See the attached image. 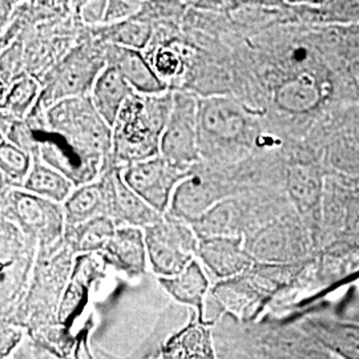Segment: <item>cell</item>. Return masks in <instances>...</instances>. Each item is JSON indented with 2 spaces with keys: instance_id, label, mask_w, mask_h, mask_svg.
<instances>
[{
  "instance_id": "6da1fadb",
  "label": "cell",
  "mask_w": 359,
  "mask_h": 359,
  "mask_svg": "<svg viewBox=\"0 0 359 359\" xmlns=\"http://www.w3.org/2000/svg\"><path fill=\"white\" fill-rule=\"evenodd\" d=\"M47 118L52 133L65 147H43L44 161L65 175L67 167V177L87 182L112 152V127L86 96L53 104Z\"/></svg>"
},
{
  "instance_id": "7a4b0ae2",
  "label": "cell",
  "mask_w": 359,
  "mask_h": 359,
  "mask_svg": "<svg viewBox=\"0 0 359 359\" xmlns=\"http://www.w3.org/2000/svg\"><path fill=\"white\" fill-rule=\"evenodd\" d=\"M172 108L170 95L133 92L112 127V154L116 161L128 167L158 156Z\"/></svg>"
},
{
  "instance_id": "3957f363",
  "label": "cell",
  "mask_w": 359,
  "mask_h": 359,
  "mask_svg": "<svg viewBox=\"0 0 359 359\" xmlns=\"http://www.w3.org/2000/svg\"><path fill=\"white\" fill-rule=\"evenodd\" d=\"M121 179L157 213H163L170 205L176 188L187 179V175L182 168L158 154L126 167Z\"/></svg>"
},
{
  "instance_id": "277c9868",
  "label": "cell",
  "mask_w": 359,
  "mask_h": 359,
  "mask_svg": "<svg viewBox=\"0 0 359 359\" xmlns=\"http://www.w3.org/2000/svg\"><path fill=\"white\" fill-rule=\"evenodd\" d=\"M198 144V102L191 96L177 95L161 137L160 154L184 169L197 158Z\"/></svg>"
},
{
  "instance_id": "5b68a950",
  "label": "cell",
  "mask_w": 359,
  "mask_h": 359,
  "mask_svg": "<svg viewBox=\"0 0 359 359\" xmlns=\"http://www.w3.org/2000/svg\"><path fill=\"white\" fill-rule=\"evenodd\" d=\"M104 65L86 52H74L57 65L51 84L47 90V100L53 104L67 99L81 97L87 90H92Z\"/></svg>"
},
{
  "instance_id": "8992f818",
  "label": "cell",
  "mask_w": 359,
  "mask_h": 359,
  "mask_svg": "<svg viewBox=\"0 0 359 359\" xmlns=\"http://www.w3.org/2000/svg\"><path fill=\"white\" fill-rule=\"evenodd\" d=\"M245 128L240 108L224 99H206L198 103L200 139L231 140Z\"/></svg>"
},
{
  "instance_id": "52a82bcc",
  "label": "cell",
  "mask_w": 359,
  "mask_h": 359,
  "mask_svg": "<svg viewBox=\"0 0 359 359\" xmlns=\"http://www.w3.org/2000/svg\"><path fill=\"white\" fill-rule=\"evenodd\" d=\"M133 92L115 65H107L92 87L90 100L107 124L114 127L123 105Z\"/></svg>"
},
{
  "instance_id": "ba28073f",
  "label": "cell",
  "mask_w": 359,
  "mask_h": 359,
  "mask_svg": "<svg viewBox=\"0 0 359 359\" xmlns=\"http://www.w3.org/2000/svg\"><path fill=\"white\" fill-rule=\"evenodd\" d=\"M107 205L116 216L132 224H149L157 219V212L133 192L118 175H109L103 184Z\"/></svg>"
},
{
  "instance_id": "9c48e42d",
  "label": "cell",
  "mask_w": 359,
  "mask_h": 359,
  "mask_svg": "<svg viewBox=\"0 0 359 359\" xmlns=\"http://www.w3.org/2000/svg\"><path fill=\"white\" fill-rule=\"evenodd\" d=\"M216 194L209 182L203 177L192 176L180 182L172 197L170 208L179 217L198 219L217 204Z\"/></svg>"
},
{
  "instance_id": "30bf717a",
  "label": "cell",
  "mask_w": 359,
  "mask_h": 359,
  "mask_svg": "<svg viewBox=\"0 0 359 359\" xmlns=\"http://www.w3.org/2000/svg\"><path fill=\"white\" fill-rule=\"evenodd\" d=\"M112 65H115L136 93L158 95L165 88L158 75L136 50L120 47L116 53L115 63Z\"/></svg>"
},
{
  "instance_id": "8fae6325",
  "label": "cell",
  "mask_w": 359,
  "mask_h": 359,
  "mask_svg": "<svg viewBox=\"0 0 359 359\" xmlns=\"http://www.w3.org/2000/svg\"><path fill=\"white\" fill-rule=\"evenodd\" d=\"M25 188L27 192L51 203H65L72 194V181L56 168L35 158L25 181Z\"/></svg>"
},
{
  "instance_id": "7c38bea8",
  "label": "cell",
  "mask_w": 359,
  "mask_h": 359,
  "mask_svg": "<svg viewBox=\"0 0 359 359\" xmlns=\"http://www.w3.org/2000/svg\"><path fill=\"white\" fill-rule=\"evenodd\" d=\"M182 234V228L177 224L158 222L148 231V238L156 261L160 262L165 269H177L181 255L179 252L177 240Z\"/></svg>"
},
{
  "instance_id": "4fadbf2b",
  "label": "cell",
  "mask_w": 359,
  "mask_h": 359,
  "mask_svg": "<svg viewBox=\"0 0 359 359\" xmlns=\"http://www.w3.org/2000/svg\"><path fill=\"white\" fill-rule=\"evenodd\" d=\"M65 208L68 217L74 221L90 219L99 210L108 209L103 184H87L77 188L65 201Z\"/></svg>"
},
{
  "instance_id": "5bb4252c",
  "label": "cell",
  "mask_w": 359,
  "mask_h": 359,
  "mask_svg": "<svg viewBox=\"0 0 359 359\" xmlns=\"http://www.w3.org/2000/svg\"><path fill=\"white\" fill-rule=\"evenodd\" d=\"M38 92V83L34 79L22 77L13 84V88L6 96L4 107L10 114L22 117L36 99Z\"/></svg>"
},
{
  "instance_id": "9a60e30c",
  "label": "cell",
  "mask_w": 359,
  "mask_h": 359,
  "mask_svg": "<svg viewBox=\"0 0 359 359\" xmlns=\"http://www.w3.org/2000/svg\"><path fill=\"white\" fill-rule=\"evenodd\" d=\"M278 104L289 111L308 109L317 100V95L304 80H294L278 90Z\"/></svg>"
},
{
  "instance_id": "2e32d148",
  "label": "cell",
  "mask_w": 359,
  "mask_h": 359,
  "mask_svg": "<svg viewBox=\"0 0 359 359\" xmlns=\"http://www.w3.org/2000/svg\"><path fill=\"white\" fill-rule=\"evenodd\" d=\"M1 170L13 179H27L32 163L28 154L13 142H1L0 147Z\"/></svg>"
},
{
  "instance_id": "e0dca14e",
  "label": "cell",
  "mask_w": 359,
  "mask_h": 359,
  "mask_svg": "<svg viewBox=\"0 0 359 359\" xmlns=\"http://www.w3.org/2000/svg\"><path fill=\"white\" fill-rule=\"evenodd\" d=\"M151 36V28L144 23H128L117 32V43L120 47L129 48V50H140L142 48Z\"/></svg>"
},
{
  "instance_id": "ac0fdd59",
  "label": "cell",
  "mask_w": 359,
  "mask_h": 359,
  "mask_svg": "<svg viewBox=\"0 0 359 359\" xmlns=\"http://www.w3.org/2000/svg\"><path fill=\"white\" fill-rule=\"evenodd\" d=\"M156 68L158 72L165 75H172L177 69V56L169 51H163L157 56Z\"/></svg>"
}]
</instances>
